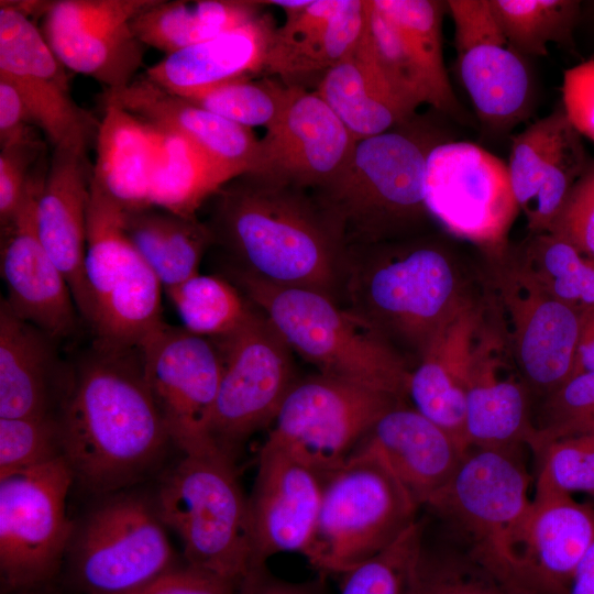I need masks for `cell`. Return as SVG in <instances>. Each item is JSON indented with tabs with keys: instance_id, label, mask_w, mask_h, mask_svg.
I'll return each mask as SVG.
<instances>
[{
	"instance_id": "6da1fadb",
	"label": "cell",
	"mask_w": 594,
	"mask_h": 594,
	"mask_svg": "<svg viewBox=\"0 0 594 594\" xmlns=\"http://www.w3.org/2000/svg\"><path fill=\"white\" fill-rule=\"evenodd\" d=\"M213 197L209 227L232 264L261 280L314 289L341 304L344 235L314 190L244 174Z\"/></svg>"
},
{
	"instance_id": "7a4b0ae2",
	"label": "cell",
	"mask_w": 594,
	"mask_h": 594,
	"mask_svg": "<svg viewBox=\"0 0 594 594\" xmlns=\"http://www.w3.org/2000/svg\"><path fill=\"white\" fill-rule=\"evenodd\" d=\"M134 351L98 348L80 366L59 422L63 458L74 480L109 494L135 483L170 441Z\"/></svg>"
},
{
	"instance_id": "3957f363",
	"label": "cell",
	"mask_w": 594,
	"mask_h": 594,
	"mask_svg": "<svg viewBox=\"0 0 594 594\" xmlns=\"http://www.w3.org/2000/svg\"><path fill=\"white\" fill-rule=\"evenodd\" d=\"M471 299L440 241L418 234L346 248L341 305L404 358L418 362Z\"/></svg>"
},
{
	"instance_id": "277c9868",
	"label": "cell",
	"mask_w": 594,
	"mask_h": 594,
	"mask_svg": "<svg viewBox=\"0 0 594 594\" xmlns=\"http://www.w3.org/2000/svg\"><path fill=\"white\" fill-rule=\"evenodd\" d=\"M450 139L416 114L388 132L358 141L343 172L314 190L339 221L346 248L421 233L431 219L426 205L428 157Z\"/></svg>"
},
{
	"instance_id": "5b68a950",
	"label": "cell",
	"mask_w": 594,
	"mask_h": 594,
	"mask_svg": "<svg viewBox=\"0 0 594 594\" xmlns=\"http://www.w3.org/2000/svg\"><path fill=\"white\" fill-rule=\"evenodd\" d=\"M228 278L271 322L294 353L320 374L407 396L408 361L362 319L320 292L274 285L234 264Z\"/></svg>"
},
{
	"instance_id": "8992f818",
	"label": "cell",
	"mask_w": 594,
	"mask_h": 594,
	"mask_svg": "<svg viewBox=\"0 0 594 594\" xmlns=\"http://www.w3.org/2000/svg\"><path fill=\"white\" fill-rule=\"evenodd\" d=\"M155 507L180 538L186 563L240 584L251 570V540L234 459L218 449L183 454Z\"/></svg>"
},
{
	"instance_id": "52a82bcc",
	"label": "cell",
	"mask_w": 594,
	"mask_h": 594,
	"mask_svg": "<svg viewBox=\"0 0 594 594\" xmlns=\"http://www.w3.org/2000/svg\"><path fill=\"white\" fill-rule=\"evenodd\" d=\"M419 506L375 452L358 448L324 476L322 501L305 557L320 576L342 575L396 541Z\"/></svg>"
},
{
	"instance_id": "ba28073f",
	"label": "cell",
	"mask_w": 594,
	"mask_h": 594,
	"mask_svg": "<svg viewBox=\"0 0 594 594\" xmlns=\"http://www.w3.org/2000/svg\"><path fill=\"white\" fill-rule=\"evenodd\" d=\"M529 483L515 448H470L428 505L463 536L468 553L507 586L514 536L531 502Z\"/></svg>"
},
{
	"instance_id": "9c48e42d",
	"label": "cell",
	"mask_w": 594,
	"mask_h": 594,
	"mask_svg": "<svg viewBox=\"0 0 594 594\" xmlns=\"http://www.w3.org/2000/svg\"><path fill=\"white\" fill-rule=\"evenodd\" d=\"M446 13L447 1L370 0L359 48L410 112L428 105L464 122L444 63Z\"/></svg>"
},
{
	"instance_id": "30bf717a",
	"label": "cell",
	"mask_w": 594,
	"mask_h": 594,
	"mask_svg": "<svg viewBox=\"0 0 594 594\" xmlns=\"http://www.w3.org/2000/svg\"><path fill=\"white\" fill-rule=\"evenodd\" d=\"M74 482L63 457L0 479L3 591L37 588L58 572L74 537L67 515V495Z\"/></svg>"
},
{
	"instance_id": "8fae6325",
	"label": "cell",
	"mask_w": 594,
	"mask_h": 594,
	"mask_svg": "<svg viewBox=\"0 0 594 594\" xmlns=\"http://www.w3.org/2000/svg\"><path fill=\"white\" fill-rule=\"evenodd\" d=\"M213 341L223 366L209 435L218 450L235 460L251 436L273 424L298 380L294 352L254 306L235 332Z\"/></svg>"
},
{
	"instance_id": "7c38bea8",
	"label": "cell",
	"mask_w": 594,
	"mask_h": 594,
	"mask_svg": "<svg viewBox=\"0 0 594 594\" xmlns=\"http://www.w3.org/2000/svg\"><path fill=\"white\" fill-rule=\"evenodd\" d=\"M155 505L114 494L85 519L69 552L72 574L86 594H124L176 565Z\"/></svg>"
},
{
	"instance_id": "4fadbf2b",
	"label": "cell",
	"mask_w": 594,
	"mask_h": 594,
	"mask_svg": "<svg viewBox=\"0 0 594 594\" xmlns=\"http://www.w3.org/2000/svg\"><path fill=\"white\" fill-rule=\"evenodd\" d=\"M426 205L448 233L504 256L518 213L507 163L482 146L453 139L436 145L427 162Z\"/></svg>"
},
{
	"instance_id": "5bb4252c",
	"label": "cell",
	"mask_w": 594,
	"mask_h": 594,
	"mask_svg": "<svg viewBox=\"0 0 594 594\" xmlns=\"http://www.w3.org/2000/svg\"><path fill=\"white\" fill-rule=\"evenodd\" d=\"M402 400L318 373L297 380L266 438L327 474L348 460L374 422Z\"/></svg>"
},
{
	"instance_id": "9a60e30c",
	"label": "cell",
	"mask_w": 594,
	"mask_h": 594,
	"mask_svg": "<svg viewBox=\"0 0 594 594\" xmlns=\"http://www.w3.org/2000/svg\"><path fill=\"white\" fill-rule=\"evenodd\" d=\"M0 77L16 88L53 148L87 156L100 121L74 100L66 68L40 26L8 1L0 6Z\"/></svg>"
},
{
	"instance_id": "2e32d148",
	"label": "cell",
	"mask_w": 594,
	"mask_h": 594,
	"mask_svg": "<svg viewBox=\"0 0 594 594\" xmlns=\"http://www.w3.org/2000/svg\"><path fill=\"white\" fill-rule=\"evenodd\" d=\"M493 287L520 376L548 396L572 375L581 312L548 294L517 262L496 267Z\"/></svg>"
},
{
	"instance_id": "e0dca14e",
	"label": "cell",
	"mask_w": 594,
	"mask_h": 594,
	"mask_svg": "<svg viewBox=\"0 0 594 594\" xmlns=\"http://www.w3.org/2000/svg\"><path fill=\"white\" fill-rule=\"evenodd\" d=\"M139 352L170 441L183 454L217 449L209 428L223 366L218 344L166 324Z\"/></svg>"
},
{
	"instance_id": "ac0fdd59",
	"label": "cell",
	"mask_w": 594,
	"mask_h": 594,
	"mask_svg": "<svg viewBox=\"0 0 594 594\" xmlns=\"http://www.w3.org/2000/svg\"><path fill=\"white\" fill-rule=\"evenodd\" d=\"M154 1H50L38 26L66 69L118 90L135 79L142 65L146 46L132 23Z\"/></svg>"
},
{
	"instance_id": "d6986e66",
	"label": "cell",
	"mask_w": 594,
	"mask_h": 594,
	"mask_svg": "<svg viewBox=\"0 0 594 594\" xmlns=\"http://www.w3.org/2000/svg\"><path fill=\"white\" fill-rule=\"evenodd\" d=\"M459 74L480 120L505 132L529 117L534 84L526 57L504 36L490 0H449Z\"/></svg>"
},
{
	"instance_id": "ffe728a7",
	"label": "cell",
	"mask_w": 594,
	"mask_h": 594,
	"mask_svg": "<svg viewBox=\"0 0 594 594\" xmlns=\"http://www.w3.org/2000/svg\"><path fill=\"white\" fill-rule=\"evenodd\" d=\"M326 474L264 441L248 497L251 569L282 552L307 556L319 517Z\"/></svg>"
},
{
	"instance_id": "44dd1931",
	"label": "cell",
	"mask_w": 594,
	"mask_h": 594,
	"mask_svg": "<svg viewBox=\"0 0 594 594\" xmlns=\"http://www.w3.org/2000/svg\"><path fill=\"white\" fill-rule=\"evenodd\" d=\"M358 140L316 91L297 87L282 116L260 140L255 172L319 190L345 168Z\"/></svg>"
},
{
	"instance_id": "7402d4cb",
	"label": "cell",
	"mask_w": 594,
	"mask_h": 594,
	"mask_svg": "<svg viewBox=\"0 0 594 594\" xmlns=\"http://www.w3.org/2000/svg\"><path fill=\"white\" fill-rule=\"evenodd\" d=\"M594 541V505L568 494L535 495L513 541L509 586L518 594H568Z\"/></svg>"
},
{
	"instance_id": "603a6c76",
	"label": "cell",
	"mask_w": 594,
	"mask_h": 594,
	"mask_svg": "<svg viewBox=\"0 0 594 594\" xmlns=\"http://www.w3.org/2000/svg\"><path fill=\"white\" fill-rule=\"evenodd\" d=\"M590 162L562 106L514 135L507 167L530 234L551 229Z\"/></svg>"
},
{
	"instance_id": "cb8c5ba5",
	"label": "cell",
	"mask_w": 594,
	"mask_h": 594,
	"mask_svg": "<svg viewBox=\"0 0 594 594\" xmlns=\"http://www.w3.org/2000/svg\"><path fill=\"white\" fill-rule=\"evenodd\" d=\"M370 0H310L287 10L275 29L264 73L287 86L302 87L316 80L356 50L367 21Z\"/></svg>"
},
{
	"instance_id": "d4e9b609",
	"label": "cell",
	"mask_w": 594,
	"mask_h": 594,
	"mask_svg": "<svg viewBox=\"0 0 594 594\" xmlns=\"http://www.w3.org/2000/svg\"><path fill=\"white\" fill-rule=\"evenodd\" d=\"M41 187L1 231L0 270L8 290L3 300L21 319L50 338H61L75 330L77 306L66 277L36 235L35 204Z\"/></svg>"
},
{
	"instance_id": "484cf974",
	"label": "cell",
	"mask_w": 594,
	"mask_h": 594,
	"mask_svg": "<svg viewBox=\"0 0 594 594\" xmlns=\"http://www.w3.org/2000/svg\"><path fill=\"white\" fill-rule=\"evenodd\" d=\"M101 101L186 138L235 177L257 167L260 140L251 128L201 108L146 76L135 78L124 88L106 90Z\"/></svg>"
},
{
	"instance_id": "4316f807",
	"label": "cell",
	"mask_w": 594,
	"mask_h": 594,
	"mask_svg": "<svg viewBox=\"0 0 594 594\" xmlns=\"http://www.w3.org/2000/svg\"><path fill=\"white\" fill-rule=\"evenodd\" d=\"M91 176L88 156L53 148L35 204L36 235L66 277L85 319L89 310L84 262Z\"/></svg>"
},
{
	"instance_id": "83f0119b",
	"label": "cell",
	"mask_w": 594,
	"mask_h": 594,
	"mask_svg": "<svg viewBox=\"0 0 594 594\" xmlns=\"http://www.w3.org/2000/svg\"><path fill=\"white\" fill-rule=\"evenodd\" d=\"M502 332L484 323L475 345L465 396L469 448L529 446L536 433L526 388L508 365Z\"/></svg>"
},
{
	"instance_id": "f1b7e54d",
	"label": "cell",
	"mask_w": 594,
	"mask_h": 594,
	"mask_svg": "<svg viewBox=\"0 0 594 594\" xmlns=\"http://www.w3.org/2000/svg\"><path fill=\"white\" fill-rule=\"evenodd\" d=\"M483 309L471 299L436 336L411 370L407 396L413 407L468 451L465 396Z\"/></svg>"
},
{
	"instance_id": "f546056e",
	"label": "cell",
	"mask_w": 594,
	"mask_h": 594,
	"mask_svg": "<svg viewBox=\"0 0 594 594\" xmlns=\"http://www.w3.org/2000/svg\"><path fill=\"white\" fill-rule=\"evenodd\" d=\"M358 448L378 454L419 507L428 506L444 490L468 452L402 403L374 422Z\"/></svg>"
},
{
	"instance_id": "4dcf8cb0",
	"label": "cell",
	"mask_w": 594,
	"mask_h": 594,
	"mask_svg": "<svg viewBox=\"0 0 594 594\" xmlns=\"http://www.w3.org/2000/svg\"><path fill=\"white\" fill-rule=\"evenodd\" d=\"M275 31L267 14L200 44L165 55L145 75L182 97L222 82L264 73Z\"/></svg>"
},
{
	"instance_id": "1f68e13d",
	"label": "cell",
	"mask_w": 594,
	"mask_h": 594,
	"mask_svg": "<svg viewBox=\"0 0 594 594\" xmlns=\"http://www.w3.org/2000/svg\"><path fill=\"white\" fill-rule=\"evenodd\" d=\"M102 105L91 185L125 211L150 208L160 129L118 106Z\"/></svg>"
},
{
	"instance_id": "d6a6232c",
	"label": "cell",
	"mask_w": 594,
	"mask_h": 594,
	"mask_svg": "<svg viewBox=\"0 0 594 594\" xmlns=\"http://www.w3.org/2000/svg\"><path fill=\"white\" fill-rule=\"evenodd\" d=\"M50 337L0 305V418L46 415L54 356Z\"/></svg>"
},
{
	"instance_id": "836d02e7",
	"label": "cell",
	"mask_w": 594,
	"mask_h": 594,
	"mask_svg": "<svg viewBox=\"0 0 594 594\" xmlns=\"http://www.w3.org/2000/svg\"><path fill=\"white\" fill-rule=\"evenodd\" d=\"M315 91L358 141L388 132L416 116L399 101L359 45L323 75Z\"/></svg>"
},
{
	"instance_id": "e575fe53",
	"label": "cell",
	"mask_w": 594,
	"mask_h": 594,
	"mask_svg": "<svg viewBox=\"0 0 594 594\" xmlns=\"http://www.w3.org/2000/svg\"><path fill=\"white\" fill-rule=\"evenodd\" d=\"M133 246L166 292L199 273L201 258L215 242L209 224L158 208L124 212Z\"/></svg>"
},
{
	"instance_id": "d590c367",
	"label": "cell",
	"mask_w": 594,
	"mask_h": 594,
	"mask_svg": "<svg viewBox=\"0 0 594 594\" xmlns=\"http://www.w3.org/2000/svg\"><path fill=\"white\" fill-rule=\"evenodd\" d=\"M264 6L253 0H155L132 25L145 46L169 55L256 19Z\"/></svg>"
},
{
	"instance_id": "8d00e7d4",
	"label": "cell",
	"mask_w": 594,
	"mask_h": 594,
	"mask_svg": "<svg viewBox=\"0 0 594 594\" xmlns=\"http://www.w3.org/2000/svg\"><path fill=\"white\" fill-rule=\"evenodd\" d=\"M158 129L160 148L150 185V207L195 217L208 198L237 177L186 138Z\"/></svg>"
},
{
	"instance_id": "74e56055",
	"label": "cell",
	"mask_w": 594,
	"mask_h": 594,
	"mask_svg": "<svg viewBox=\"0 0 594 594\" xmlns=\"http://www.w3.org/2000/svg\"><path fill=\"white\" fill-rule=\"evenodd\" d=\"M509 45L525 57L548 55L550 44L574 47L578 0H490Z\"/></svg>"
},
{
	"instance_id": "f35d334b",
	"label": "cell",
	"mask_w": 594,
	"mask_h": 594,
	"mask_svg": "<svg viewBox=\"0 0 594 594\" xmlns=\"http://www.w3.org/2000/svg\"><path fill=\"white\" fill-rule=\"evenodd\" d=\"M517 264L548 294L582 312L594 307V260L563 238L531 234Z\"/></svg>"
},
{
	"instance_id": "ab89813d",
	"label": "cell",
	"mask_w": 594,
	"mask_h": 594,
	"mask_svg": "<svg viewBox=\"0 0 594 594\" xmlns=\"http://www.w3.org/2000/svg\"><path fill=\"white\" fill-rule=\"evenodd\" d=\"M186 331L219 340L235 332L253 305L228 277L196 274L165 292Z\"/></svg>"
},
{
	"instance_id": "60d3db41",
	"label": "cell",
	"mask_w": 594,
	"mask_h": 594,
	"mask_svg": "<svg viewBox=\"0 0 594 594\" xmlns=\"http://www.w3.org/2000/svg\"><path fill=\"white\" fill-rule=\"evenodd\" d=\"M296 89L277 78L250 77L211 86L184 98L241 125L267 129L282 116Z\"/></svg>"
},
{
	"instance_id": "b9f144b4",
	"label": "cell",
	"mask_w": 594,
	"mask_h": 594,
	"mask_svg": "<svg viewBox=\"0 0 594 594\" xmlns=\"http://www.w3.org/2000/svg\"><path fill=\"white\" fill-rule=\"evenodd\" d=\"M538 458L535 495L585 493L594 497V436L543 438L529 443Z\"/></svg>"
},
{
	"instance_id": "7bdbcfd3",
	"label": "cell",
	"mask_w": 594,
	"mask_h": 594,
	"mask_svg": "<svg viewBox=\"0 0 594 594\" xmlns=\"http://www.w3.org/2000/svg\"><path fill=\"white\" fill-rule=\"evenodd\" d=\"M422 531L417 520L391 546L343 573L340 594H408Z\"/></svg>"
},
{
	"instance_id": "ee69618b",
	"label": "cell",
	"mask_w": 594,
	"mask_h": 594,
	"mask_svg": "<svg viewBox=\"0 0 594 594\" xmlns=\"http://www.w3.org/2000/svg\"><path fill=\"white\" fill-rule=\"evenodd\" d=\"M408 594H518L469 553L428 550L422 543Z\"/></svg>"
},
{
	"instance_id": "f6af8a7d",
	"label": "cell",
	"mask_w": 594,
	"mask_h": 594,
	"mask_svg": "<svg viewBox=\"0 0 594 594\" xmlns=\"http://www.w3.org/2000/svg\"><path fill=\"white\" fill-rule=\"evenodd\" d=\"M62 457L59 422L50 414L0 418V479Z\"/></svg>"
},
{
	"instance_id": "bcb514c9",
	"label": "cell",
	"mask_w": 594,
	"mask_h": 594,
	"mask_svg": "<svg viewBox=\"0 0 594 594\" xmlns=\"http://www.w3.org/2000/svg\"><path fill=\"white\" fill-rule=\"evenodd\" d=\"M548 232L563 238L594 260V161L572 188Z\"/></svg>"
},
{
	"instance_id": "7dc6e473",
	"label": "cell",
	"mask_w": 594,
	"mask_h": 594,
	"mask_svg": "<svg viewBox=\"0 0 594 594\" xmlns=\"http://www.w3.org/2000/svg\"><path fill=\"white\" fill-rule=\"evenodd\" d=\"M546 424L537 429L543 436L560 432L594 414V371L570 377L548 395Z\"/></svg>"
},
{
	"instance_id": "c3c4849f",
	"label": "cell",
	"mask_w": 594,
	"mask_h": 594,
	"mask_svg": "<svg viewBox=\"0 0 594 594\" xmlns=\"http://www.w3.org/2000/svg\"><path fill=\"white\" fill-rule=\"evenodd\" d=\"M239 583L185 563L124 594H237Z\"/></svg>"
},
{
	"instance_id": "681fc988",
	"label": "cell",
	"mask_w": 594,
	"mask_h": 594,
	"mask_svg": "<svg viewBox=\"0 0 594 594\" xmlns=\"http://www.w3.org/2000/svg\"><path fill=\"white\" fill-rule=\"evenodd\" d=\"M561 106L576 131L594 142V59L564 72Z\"/></svg>"
},
{
	"instance_id": "f907efd6",
	"label": "cell",
	"mask_w": 594,
	"mask_h": 594,
	"mask_svg": "<svg viewBox=\"0 0 594 594\" xmlns=\"http://www.w3.org/2000/svg\"><path fill=\"white\" fill-rule=\"evenodd\" d=\"M36 129L16 88L0 77V148L36 134Z\"/></svg>"
},
{
	"instance_id": "816d5d0a",
	"label": "cell",
	"mask_w": 594,
	"mask_h": 594,
	"mask_svg": "<svg viewBox=\"0 0 594 594\" xmlns=\"http://www.w3.org/2000/svg\"><path fill=\"white\" fill-rule=\"evenodd\" d=\"M321 579L309 582H289L278 579L272 574L267 565H262L251 569L242 579L238 594H323Z\"/></svg>"
},
{
	"instance_id": "f5cc1de1",
	"label": "cell",
	"mask_w": 594,
	"mask_h": 594,
	"mask_svg": "<svg viewBox=\"0 0 594 594\" xmlns=\"http://www.w3.org/2000/svg\"><path fill=\"white\" fill-rule=\"evenodd\" d=\"M594 371V307L581 312V324L572 376Z\"/></svg>"
},
{
	"instance_id": "db71d44e",
	"label": "cell",
	"mask_w": 594,
	"mask_h": 594,
	"mask_svg": "<svg viewBox=\"0 0 594 594\" xmlns=\"http://www.w3.org/2000/svg\"><path fill=\"white\" fill-rule=\"evenodd\" d=\"M568 594H594V541L578 566Z\"/></svg>"
}]
</instances>
